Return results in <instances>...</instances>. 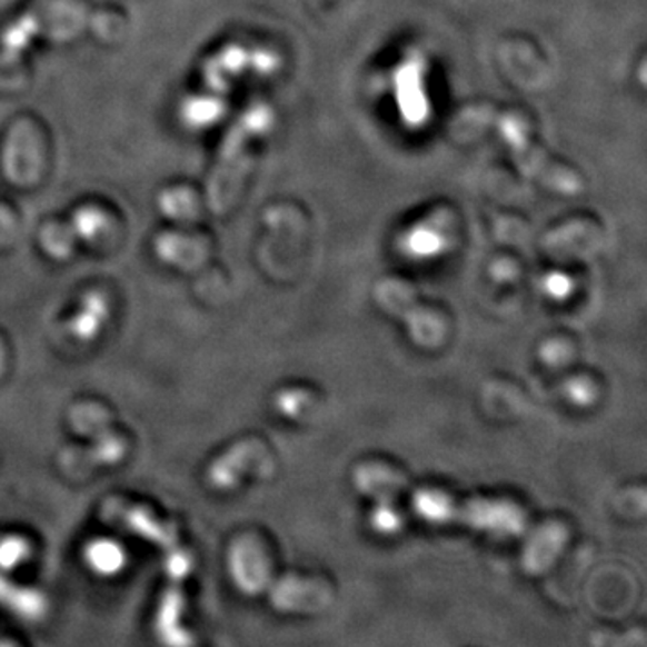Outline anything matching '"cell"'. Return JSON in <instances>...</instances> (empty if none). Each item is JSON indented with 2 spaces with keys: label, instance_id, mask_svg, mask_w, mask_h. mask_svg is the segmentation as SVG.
Instances as JSON below:
<instances>
[{
  "label": "cell",
  "instance_id": "cell-13",
  "mask_svg": "<svg viewBox=\"0 0 647 647\" xmlns=\"http://www.w3.org/2000/svg\"><path fill=\"white\" fill-rule=\"evenodd\" d=\"M539 357H541L545 364H549V366H565L568 358H570V348H568L567 344L561 342V340H549V342H545L541 349H539Z\"/></svg>",
  "mask_w": 647,
  "mask_h": 647
},
{
  "label": "cell",
  "instance_id": "cell-3",
  "mask_svg": "<svg viewBox=\"0 0 647 647\" xmlns=\"http://www.w3.org/2000/svg\"><path fill=\"white\" fill-rule=\"evenodd\" d=\"M375 299L381 310L395 315L407 326L408 335L421 348H437L445 340V319L422 305L421 297L410 282L396 277L381 279L375 287Z\"/></svg>",
  "mask_w": 647,
  "mask_h": 647
},
{
  "label": "cell",
  "instance_id": "cell-8",
  "mask_svg": "<svg viewBox=\"0 0 647 647\" xmlns=\"http://www.w3.org/2000/svg\"><path fill=\"white\" fill-rule=\"evenodd\" d=\"M599 238V229L594 223L577 221L573 226L564 227L547 236L544 249L554 258H574V256L577 258L596 249Z\"/></svg>",
  "mask_w": 647,
  "mask_h": 647
},
{
  "label": "cell",
  "instance_id": "cell-7",
  "mask_svg": "<svg viewBox=\"0 0 647 647\" xmlns=\"http://www.w3.org/2000/svg\"><path fill=\"white\" fill-rule=\"evenodd\" d=\"M355 488L376 500V504H392L408 488V477L401 469L381 462L367 460L352 471Z\"/></svg>",
  "mask_w": 647,
  "mask_h": 647
},
{
  "label": "cell",
  "instance_id": "cell-12",
  "mask_svg": "<svg viewBox=\"0 0 647 647\" xmlns=\"http://www.w3.org/2000/svg\"><path fill=\"white\" fill-rule=\"evenodd\" d=\"M371 524L381 535H395L401 527V515L392 504H376V509L371 515Z\"/></svg>",
  "mask_w": 647,
  "mask_h": 647
},
{
  "label": "cell",
  "instance_id": "cell-10",
  "mask_svg": "<svg viewBox=\"0 0 647 647\" xmlns=\"http://www.w3.org/2000/svg\"><path fill=\"white\" fill-rule=\"evenodd\" d=\"M221 116V104L218 99L191 98L186 99L182 108V118L189 127H209Z\"/></svg>",
  "mask_w": 647,
  "mask_h": 647
},
{
  "label": "cell",
  "instance_id": "cell-14",
  "mask_svg": "<svg viewBox=\"0 0 647 647\" xmlns=\"http://www.w3.org/2000/svg\"><path fill=\"white\" fill-rule=\"evenodd\" d=\"M570 279L567 276H559V273H554L545 282V290L549 296L556 297V299H564L570 293Z\"/></svg>",
  "mask_w": 647,
  "mask_h": 647
},
{
  "label": "cell",
  "instance_id": "cell-9",
  "mask_svg": "<svg viewBox=\"0 0 647 647\" xmlns=\"http://www.w3.org/2000/svg\"><path fill=\"white\" fill-rule=\"evenodd\" d=\"M446 212L436 215L434 220L416 227L405 240V249L416 258H430L442 252L450 241V229H448V218Z\"/></svg>",
  "mask_w": 647,
  "mask_h": 647
},
{
  "label": "cell",
  "instance_id": "cell-2",
  "mask_svg": "<svg viewBox=\"0 0 647 647\" xmlns=\"http://www.w3.org/2000/svg\"><path fill=\"white\" fill-rule=\"evenodd\" d=\"M489 121L497 130L498 136L506 142L511 151L518 168L530 177L538 180L553 191L561 195H576L581 191L583 182L579 175L568 166L554 160L547 151L530 137L529 125L520 113L516 112H491Z\"/></svg>",
  "mask_w": 647,
  "mask_h": 647
},
{
  "label": "cell",
  "instance_id": "cell-6",
  "mask_svg": "<svg viewBox=\"0 0 647 647\" xmlns=\"http://www.w3.org/2000/svg\"><path fill=\"white\" fill-rule=\"evenodd\" d=\"M273 600L281 610L320 614L334 603V591L328 583L320 579L290 576L277 585Z\"/></svg>",
  "mask_w": 647,
  "mask_h": 647
},
{
  "label": "cell",
  "instance_id": "cell-4",
  "mask_svg": "<svg viewBox=\"0 0 647 647\" xmlns=\"http://www.w3.org/2000/svg\"><path fill=\"white\" fill-rule=\"evenodd\" d=\"M268 122H270V113L265 107L252 108L238 122L227 146L226 162L221 166V171H226L223 173L226 179L221 180V186H223L220 192L221 200H229L232 197L249 162L250 141L267 130Z\"/></svg>",
  "mask_w": 647,
  "mask_h": 647
},
{
  "label": "cell",
  "instance_id": "cell-11",
  "mask_svg": "<svg viewBox=\"0 0 647 647\" xmlns=\"http://www.w3.org/2000/svg\"><path fill=\"white\" fill-rule=\"evenodd\" d=\"M565 396L576 407H590L597 398V387L587 376H577L565 385Z\"/></svg>",
  "mask_w": 647,
  "mask_h": 647
},
{
  "label": "cell",
  "instance_id": "cell-1",
  "mask_svg": "<svg viewBox=\"0 0 647 647\" xmlns=\"http://www.w3.org/2000/svg\"><path fill=\"white\" fill-rule=\"evenodd\" d=\"M412 504L422 520L460 524L500 538L520 535L527 526L526 511L504 498H471L459 502L439 489L425 488L414 492Z\"/></svg>",
  "mask_w": 647,
  "mask_h": 647
},
{
  "label": "cell",
  "instance_id": "cell-5",
  "mask_svg": "<svg viewBox=\"0 0 647 647\" xmlns=\"http://www.w3.org/2000/svg\"><path fill=\"white\" fill-rule=\"evenodd\" d=\"M570 530L564 521H544L532 530L521 550V567L529 576L549 573L567 547Z\"/></svg>",
  "mask_w": 647,
  "mask_h": 647
}]
</instances>
